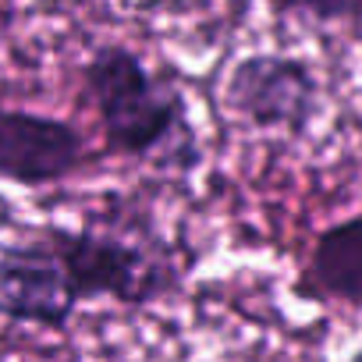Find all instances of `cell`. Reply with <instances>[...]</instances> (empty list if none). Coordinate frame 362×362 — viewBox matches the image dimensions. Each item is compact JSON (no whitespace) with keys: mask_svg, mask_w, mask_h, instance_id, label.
<instances>
[{"mask_svg":"<svg viewBox=\"0 0 362 362\" xmlns=\"http://www.w3.org/2000/svg\"><path fill=\"white\" fill-rule=\"evenodd\" d=\"M82 93L114 156L174 170L199 163V135L185 93L167 71L149 68L139 50L124 43L96 47L82 64Z\"/></svg>","mask_w":362,"mask_h":362,"instance_id":"6da1fadb","label":"cell"},{"mask_svg":"<svg viewBox=\"0 0 362 362\" xmlns=\"http://www.w3.org/2000/svg\"><path fill=\"white\" fill-rule=\"evenodd\" d=\"M36 238L61 259L78 302L110 298L124 309H149L181 288V274L160 242L57 224H43Z\"/></svg>","mask_w":362,"mask_h":362,"instance_id":"7a4b0ae2","label":"cell"},{"mask_svg":"<svg viewBox=\"0 0 362 362\" xmlns=\"http://www.w3.org/2000/svg\"><path fill=\"white\" fill-rule=\"evenodd\" d=\"M323 103L320 78L302 57L249 54L224 82V107L256 132L305 135Z\"/></svg>","mask_w":362,"mask_h":362,"instance_id":"3957f363","label":"cell"},{"mask_svg":"<svg viewBox=\"0 0 362 362\" xmlns=\"http://www.w3.org/2000/svg\"><path fill=\"white\" fill-rule=\"evenodd\" d=\"M89 163L93 149L78 124L0 103V181L47 189L82 174Z\"/></svg>","mask_w":362,"mask_h":362,"instance_id":"277c9868","label":"cell"},{"mask_svg":"<svg viewBox=\"0 0 362 362\" xmlns=\"http://www.w3.org/2000/svg\"><path fill=\"white\" fill-rule=\"evenodd\" d=\"M78 305L61 259L36 235L0 242V320L68 330Z\"/></svg>","mask_w":362,"mask_h":362,"instance_id":"5b68a950","label":"cell"},{"mask_svg":"<svg viewBox=\"0 0 362 362\" xmlns=\"http://www.w3.org/2000/svg\"><path fill=\"white\" fill-rule=\"evenodd\" d=\"M295 291L313 302L362 309V214L334 221L313 238Z\"/></svg>","mask_w":362,"mask_h":362,"instance_id":"8992f818","label":"cell"},{"mask_svg":"<svg viewBox=\"0 0 362 362\" xmlns=\"http://www.w3.org/2000/svg\"><path fill=\"white\" fill-rule=\"evenodd\" d=\"M281 15H298L320 25L334 22H362V0H274Z\"/></svg>","mask_w":362,"mask_h":362,"instance_id":"52a82bcc","label":"cell"},{"mask_svg":"<svg viewBox=\"0 0 362 362\" xmlns=\"http://www.w3.org/2000/svg\"><path fill=\"white\" fill-rule=\"evenodd\" d=\"M344 362H362V348H355V351H351V355H348Z\"/></svg>","mask_w":362,"mask_h":362,"instance_id":"ba28073f","label":"cell"}]
</instances>
